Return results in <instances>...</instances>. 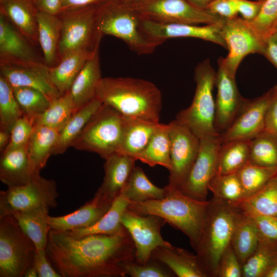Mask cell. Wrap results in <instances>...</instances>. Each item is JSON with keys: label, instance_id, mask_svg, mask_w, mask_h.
Segmentation results:
<instances>
[{"label": "cell", "instance_id": "37", "mask_svg": "<svg viewBox=\"0 0 277 277\" xmlns=\"http://www.w3.org/2000/svg\"><path fill=\"white\" fill-rule=\"evenodd\" d=\"M130 202H143L164 198L166 188L153 184L139 166H135L121 193Z\"/></svg>", "mask_w": 277, "mask_h": 277}, {"label": "cell", "instance_id": "28", "mask_svg": "<svg viewBox=\"0 0 277 277\" xmlns=\"http://www.w3.org/2000/svg\"><path fill=\"white\" fill-rule=\"evenodd\" d=\"M98 49L80 50L70 52L61 58L55 66L49 67L51 80L61 95L70 90L75 78L86 63Z\"/></svg>", "mask_w": 277, "mask_h": 277}, {"label": "cell", "instance_id": "27", "mask_svg": "<svg viewBox=\"0 0 277 277\" xmlns=\"http://www.w3.org/2000/svg\"><path fill=\"white\" fill-rule=\"evenodd\" d=\"M102 78L98 51L86 63L70 88L74 111L95 98Z\"/></svg>", "mask_w": 277, "mask_h": 277}, {"label": "cell", "instance_id": "31", "mask_svg": "<svg viewBox=\"0 0 277 277\" xmlns=\"http://www.w3.org/2000/svg\"><path fill=\"white\" fill-rule=\"evenodd\" d=\"M59 131L40 125L34 129L26 146L29 162L35 174L46 165L58 138Z\"/></svg>", "mask_w": 277, "mask_h": 277}, {"label": "cell", "instance_id": "54", "mask_svg": "<svg viewBox=\"0 0 277 277\" xmlns=\"http://www.w3.org/2000/svg\"><path fill=\"white\" fill-rule=\"evenodd\" d=\"M234 1L238 13L241 14L242 18L247 21H251L258 15L265 0H257L255 1L249 0Z\"/></svg>", "mask_w": 277, "mask_h": 277}, {"label": "cell", "instance_id": "16", "mask_svg": "<svg viewBox=\"0 0 277 277\" xmlns=\"http://www.w3.org/2000/svg\"><path fill=\"white\" fill-rule=\"evenodd\" d=\"M217 62L215 84L217 88L215 126L220 134L230 126L247 99L240 94L235 76L226 67L223 57H220Z\"/></svg>", "mask_w": 277, "mask_h": 277}, {"label": "cell", "instance_id": "51", "mask_svg": "<svg viewBox=\"0 0 277 277\" xmlns=\"http://www.w3.org/2000/svg\"><path fill=\"white\" fill-rule=\"evenodd\" d=\"M33 266L39 277H62L58 272L51 265L46 249L36 250Z\"/></svg>", "mask_w": 277, "mask_h": 277}, {"label": "cell", "instance_id": "24", "mask_svg": "<svg viewBox=\"0 0 277 277\" xmlns=\"http://www.w3.org/2000/svg\"><path fill=\"white\" fill-rule=\"evenodd\" d=\"M37 13L31 0H0V14L34 46L38 44Z\"/></svg>", "mask_w": 277, "mask_h": 277}, {"label": "cell", "instance_id": "46", "mask_svg": "<svg viewBox=\"0 0 277 277\" xmlns=\"http://www.w3.org/2000/svg\"><path fill=\"white\" fill-rule=\"evenodd\" d=\"M247 22L257 34L266 41L274 33L277 25V0H265L258 15Z\"/></svg>", "mask_w": 277, "mask_h": 277}, {"label": "cell", "instance_id": "50", "mask_svg": "<svg viewBox=\"0 0 277 277\" xmlns=\"http://www.w3.org/2000/svg\"><path fill=\"white\" fill-rule=\"evenodd\" d=\"M239 208L250 216L257 228L260 238L277 243L276 217L261 214L250 209Z\"/></svg>", "mask_w": 277, "mask_h": 277}, {"label": "cell", "instance_id": "3", "mask_svg": "<svg viewBox=\"0 0 277 277\" xmlns=\"http://www.w3.org/2000/svg\"><path fill=\"white\" fill-rule=\"evenodd\" d=\"M164 198L143 202H130L128 209L141 215L152 214L163 219L189 239L196 251L204 228L209 201H201L184 194L168 184Z\"/></svg>", "mask_w": 277, "mask_h": 277}, {"label": "cell", "instance_id": "45", "mask_svg": "<svg viewBox=\"0 0 277 277\" xmlns=\"http://www.w3.org/2000/svg\"><path fill=\"white\" fill-rule=\"evenodd\" d=\"M208 189L212 193L213 197L232 204L245 197L236 172L216 174L210 181Z\"/></svg>", "mask_w": 277, "mask_h": 277}, {"label": "cell", "instance_id": "15", "mask_svg": "<svg viewBox=\"0 0 277 277\" xmlns=\"http://www.w3.org/2000/svg\"><path fill=\"white\" fill-rule=\"evenodd\" d=\"M171 168L168 184L179 188L186 180L197 156L200 138L175 120L168 124Z\"/></svg>", "mask_w": 277, "mask_h": 277}, {"label": "cell", "instance_id": "21", "mask_svg": "<svg viewBox=\"0 0 277 277\" xmlns=\"http://www.w3.org/2000/svg\"><path fill=\"white\" fill-rule=\"evenodd\" d=\"M113 202L95 193L93 199L75 211L60 216H48L51 229L71 230L85 228L96 223L108 211Z\"/></svg>", "mask_w": 277, "mask_h": 277}, {"label": "cell", "instance_id": "29", "mask_svg": "<svg viewBox=\"0 0 277 277\" xmlns=\"http://www.w3.org/2000/svg\"><path fill=\"white\" fill-rule=\"evenodd\" d=\"M38 43L45 63L51 67L60 61L59 45L61 25L57 15L37 12Z\"/></svg>", "mask_w": 277, "mask_h": 277}, {"label": "cell", "instance_id": "9", "mask_svg": "<svg viewBox=\"0 0 277 277\" xmlns=\"http://www.w3.org/2000/svg\"><path fill=\"white\" fill-rule=\"evenodd\" d=\"M36 251L11 214L0 217V277H24Z\"/></svg>", "mask_w": 277, "mask_h": 277}, {"label": "cell", "instance_id": "10", "mask_svg": "<svg viewBox=\"0 0 277 277\" xmlns=\"http://www.w3.org/2000/svg\"><path fill=\"white\" fill-rule=\"evenodd\" d=\"M96 6L66 10L57 14L61 25L60 59L76 50L99 49L103 36L97 27Z\"/></svg>", "mask_w": 277, "mask_h": 277}, {"label": "cell", "instance_id": "43", "mask_svg": "<svg viewBox=\"0 0 277 277\" xmlns=\"http://www.w3.org/2000/svg\"><path fill=\"white\" fill-rule=\"evenodd\" d=\"M23 116L13 87L0 74V130L10 132L15 122Z\"/></svg>", "mask_w": 277, "mask_h": 277}, {"label": "cell", "instance_id": "26", "mask_svg": "<svg viewBox=\"0 0 277 277\" xmlns=\"http://www.w3.org/2000/svg\"><path fill=\"white\" fill-rule=\"evenodd\" d=\"M160 123L124 116L122 139L118 152L136 160L146 147Z\"/></svg>", "mask_w": 277, "mask_h": 277}, {"label": "cell", "instance_id": "30", "mask_svg": "<svg viewBox=\"0 0 277 277\" xmlns=\"http://www.w3.org/2000/svg\"><path fill=\"white\" fill-rule=\"evenodd\" d=\"M103 103L96 97L75 111L59 132L52 155L64 153L81 134L92 116Z\"/></svg>", "mask_w": 277, "mask_h": 277}, {"label": "cell", "instance_id": "1", "mask_svg": "<svg viewBox=\"0 0 277 277\" xmlns=\"http://www.w3.org/2000/svg\"><path fill=\"white\" fill-rule=\"evenodd\" d=\"M46 251L62 277H124L125 264L135 261V246L124 227L114 234L80 238L50 229Z\"/></svg>", "mask_w": 277, "mask_h": 277}, {"label": "cell", "instance_id": "17", "mask_svg": "<svg viewBox=\"0 0 277 277\" xmlns=\"http://www.w3.org/2000/svg\"><path fill=\"white\" fill-rule=\"evenodd\" d=\"M271 96L270 89L261 96L247 99L230 126L220 134L222 142L251 140L264 132L266 113Z\"/></svg>", "mask_w": 277, "mask_h": 277}, {"label": "cell", "instance_id": "8", "mask_svg": "<svg viewBox=\"0 0 277 277\" xmlns=\"http://www.w3.org/2000/svg\"><path fill=\"white\" fill-rule=\"evenodd\" d=\"M124 2L142 19L158 23L222 24L225 20L208 10L195 7L187 0H132Z\"/></svg>", "mask_w": 277, "mask_h": 277}, {"label": "cell", "instance_id": "44", "mask_svg": "<svg viewBox=\"0 0 277 277\" xmlns=\"http://www.w3.org/2000/svg\"><path fill=\"white\" fill-rule=\"evenodd\" d=\"M14 96L23 112V116L34 124L36 117L43 113L51 102L41 91L28 87H13Z\"/></svg>", "mask_w": 277, "mask_h": 277}, {"label": "cell", "instance_id": "39", "mask_svg": "<svg viewBox=\"0 0 277 277\" xmlns=\"http://www.w3.org/2000/svg\"><path fill=\"white\" fill-rule=\"evenodd\" d=\"M233 204L277 218V174L259 191Z\"/></svg>", "mask_w": 277, "mask_h": 277}, {"label": "cell", "instance_id": "25", "mask_svg": "<svg viewBox=\"0 0 277 277\" xmlns=\"http://www.w3.org/2000/svg\"><path fill=\"white\" fill-rule=\"evenodd\" d=\"M36 175L31 168L26 147L1 153L0 180L8 188L25 185Z\"/></svg>", "mask_w": 277, "mask_h": 277}, {"label": "cell", "instance_id": "62", "mask_svg": "<svg viewBox=\"0 0 277 277\" xmlns=\"http://www.w3.org/2000/svg\"><path fill=\"white\" fill-rule=\"evenodd\" d=\"M121 1H124V2H128V1H130L132 0H121Z\"/></svg>", "mask_w": 277, "mask_h": 277}, {"label": "cell", "instance_id": "52", "mask_svg": "<svg viewBox=\"0 0 277 277\" xmlns=\"http://www.w3.org/2000/svg\"><path fill=\"white\" fill-rule=\"evenodd\" d=\"M271 89V96L267 109L264 132L277 137V84Z\"/></svg>", "mask_w": 277, "mask_h": 277}, {"label": "cell", "instance_id": "4", "mask_svg": "<svg viewBox=\"0 0 277 277\" xmlns=\"http://www.w3.org/2000/svg\"><path fill=\"white\" fill-rule=\"evenodd\" d=\"M239 208L234 204L212 197L198 248L199 264L207 277H214L219 260L231 244Z\"/></svg>", "mask_w": 277, "mask_h": 277}, {"label": "cell", "instance_id": "34", "mask_svg": "<svg viewBox=\"0 0 277 277\" xmlns=\"http://www.w3.org/2000/svg\"><path fill=\"white\" fill-rule=\"evenodd\" d=\"M129 203L130 201L121 194L114 200L108 211L94 225L87 228L67 231L76 238L91 234L116 233L124 228L121 220Z\"/></svg>", "mask_w": 277, "mask_h": 277}, {"label": "cell", "instance_id": "12", "mask_svg": "<svg viewBox=\"0 0 277 277\" xmlns=\"http://www.w3.org/2000/svg\"><path fill=\"white\" fill-rule=\"evenodd\" d=\"M222 143L220 134L200 139L197 156L186 180L179 188L184 194L196 200L206 201L209 184L217 173Z\"/></svg>", "mask_w": 277, "mask_h": 277}, {"label": "cell", "instance_id": "2", "mask_svg": "<svg viewBox=\"0 0 277 277\" xmlns=\"http://www.w3.org/2000/svg\"><path fill=\"white\" fill-rule=\"evenodd\" d=\"M95 97L124 116L159 123L161 92L148 81L131 77H102Z\"/></svg>", "mask_w": 277, "mask_h": 277}, {"label": "cell", "instance_id": "7", "mask_svg": "<svg viewBox=\"0 0 277 277\" xmlns=\"http://www.w3.org/2000/svg\"><path fill=\"white\" fill-rule=\"evenodd\" d=\"M124 116L103 104L92 116L71 147L94 152L104 159L118 152L122 136Z\"/></svg>", "mask_w": 277, "mask_h": 277}, {"label": "cell", "instance_id": "6", "mask_svg": "<svg viewBox=\"0 0 277 277\" xmlns=\"http://www.w3.org/2000/svg\"><path fill=\"white\" fill-rule=\"evenodd\" d=\"M216 72L209 59L195 68L196 88L190 105L180 111L175 120L189 128L200 139L220 134L215 126V105L212 91Z\"/></svg>", "mask_w": 277, "mask_h": 277}, {"label": "cell", "instance_id": "60", "mask_svg": "<svg viewBox=\"0 0 277 277\" xmlns=\"http://www.w3.org/2000/svg\"><path fill=\"white\" fill-rule=\"evenodd\" d=\"M24 277H37L38 274L34 267L32 265V266L30 267L29 268L27 269V270L26 271L24 274Z\"/></svg>", "mask_w": 277, "mask_h": 277}, {"label": "cell", "instance_id": "47", "mask_svg": "<svg viewBox=\"0 0 277 277\" xmlns=\"http://www.w3.org/2000/svg\"><path fill=\"white\" fill-rule=\"evenodd\" d=\"M161 263L151 259L146 263L141 264L135 261L125 264L124 268L126 276L131 277H170L174 274Z\"/></svg>", "mask_w": 277, "mask_h": 277}, {"label": "cell", "instance_id": "40", "mask_svg": "<svg viewBox=\"0 0 277 277\" xmlns=\"http://www.w3.org/2000/svg\"><path fill=\"white\" fill-rule=\"evenodd\" d=\"M74 108L70 90L53 101L48 108L34 121L40 125L61 131L73 112Z\"/></svg>", "mask_w": 277, "mask_h": 277}, {"label": "cell", "instance_id": "33", "mask_svg": "<svg viewBox=\"0 0 277 277\" xmlns=\"http://www.w3.org/2000/svg\"><path fill=\"white\" fill-rule=\"evenodd\" d=\"M239 208L231 244L242 266L255 250L259 242L260 235L250 216L246 211Z\"/></svg>", "mask_w": 277, "mask_h": 277}, {"label": "cell", "instance_id": "32", "mask_svg": "<svg viewBox=\"0 0 277 277\" xmlns=\"http://www.w3.org/2000/svg\"><path fill=\"white\" fill-rule=\"evenodd\" d=\"M49 209L40 207L11 214L22 230L33 242L36 250L46 249V248L51 229L48 222Z\"/></svg>", "mask_w": 277, "mask_h": 277}, {"label": "cell", "instance_id": "23", "mask_svg": "<svg viewBox=\"0 0 277 277\" xmlns=\"http://www.w3.org/2000/svg\"><path fill=\"white\" fill-rule=\"evenodd\" d=\"M150 259L164 265L178 277H207L199 264L196 254L170 243L156 248Z\"/></svg>", "mask_w": 277, "mask_h": 277}, {"label": "cell", "instance_id": "42", "mask_svg": "<svg viewBox=\"0 0 277 277\" xmlns=\"http://www.w3.org/2000/svg\"><path fill=\"white\" fill-rule=\"evenodd\" d=\"M236 173L245 199L259 191L275 176L277 174V167H263L249 162Z\"/></svg>", "mask_w": 277, "mask_h": 277}, {"label": "cell", "instance_id": "58", "mask_svg": "<svg viewBox=\"0 0 277 277\" xmlns=\"http://www.w3.org/2000/svg\"><path fill=\"white\" fill-rule=\"evenodd\" d=\"M10 140V132L0 130V151L3 152L8 146Z\"/></svg>", "mask_w": 277, "mask_h": 277}, {"label": "cell", "instance_id": "38", "mask_svg": "<svg viewBox=\"0 0 277 277\" xmlns=\"http://www.w3.org/2000/svg\"><path fill=\"white\" fill-rule=\"evenodd\" d=\"M277 262V243L260 238L259 244L242 265V277H265Z\"/></svg>", "mask_w": 277, "mask_h": 277}, {"label": "cell", "instance_id": "19", "mask_svg": "<svg viewBox=\"0 0 277 277\" xmlns=\"http://www.w3.org/2000/svg\"><path fill=\"white\" fill-rule=\"evenodd\" d=\"M0 71L12 87L36 89L51 102L61 95L51 80L49 67L45 63H0Z\"/></svg>", "mask_w": 277, "mask_h": 277}, {"label": "cell", "instance_id": "56", "mask_svg": "<svg viewBox=\"0 0 277 277\" xmlns=\"http://www.w3.org/2000/svg\"><path fill=\"white\" fill-rule=\"evenodd\" d=\"M37 12L57 15L60 11L61 0H31Z\"/></svg>", "mask_w": 277, "mask_h": 277}, {"label": "cell", "instance_id": "20", "mask_svg": "<svg viewBox=\"0 0 277 277\" xmlns=\"http://www.w3.org/2000/svg\"><path fill=\"white\" fill-rule=\"evenodd\" d=\"M33 45L0 14V63H45Z\"/></svg>", "mask_w": 277, "mask_h": 277}, {"label": "cell", "instance_id": "14", "mask_svg": "<svg viewBox=\"0 0 277 277\" xmlns=\"http://www.w3.org/2000/svg\"><path fill=\"white\" fill-rule=\"evenodd\" d=\"M121 222L133 241L135 262L138 264L147 263L154 250L170 243L161 235V230L166 222L158 216L141 215L127 208L122 215Z\"/></svg>", "mask_w": 277, "mask_h": 277}, {"label": "cell", "instance_id": "11", "mask_svg": "<svg viewBox=\"0 0 277 277\" xmlns=\"http://www.w3.org/2000/svg\"><path fill=\"white\" fill-rule=\"evenodd\" d=\"M58 197L55 181L36 175L25 185L1 191L0 217L37 208H55Z\"/></svg>", "mask_w": 277, "mask_h": 277}, {"label": "cell", "instance_id": "5", "mask_svg": "<svg viewBox=\"0 0 277 277\" xmlns=\"http://www.w3.org/2000/svg\"><path fill=\"white\" fill-rule=\"evenodd\" d=\"M96 20L102 36L118 38L139 55L151 54L159 46L142 30L139 15L122 1L107 0L97 6Z\"/></svg>", "mask_w": 277, "mask_h": 277}, {"label": "cell", "instance_id": "59", "mask_svg": "<svg viewBox=\"0 0 277 277\" xmlns=\"http://www.w3.org/2000/svg\"><path fill=\"white\" fill-rule=\"evenodd\" d=\"M195 7L207 10L208 5L213 0H187Z\"/></svg>", "mask_w": 277, "mask_h": 277}, {"label": "cell", "instance_id": "63", "mask_svg": "<svg viewBox=\"0 0 277 277\" xmlns=\"http://www.w3.org/2000/svg\"><path fill=\"white\" fill-rule=\"evenodd\" d=\"M274 32L277 33V25H276V27H275V29Z\"/></svg>", "mask_w": 277, "mask_h": 277}, {"label": "cell", "instance_id": "35", "mask_svg": "<svg viewBox=\"0 0 277 277\" xmlns=\"http://www.w3.org/2000/svg\"><path fill=\"white\" fill-rule=\"evenodd\" d=\"M151 167L160 165L171 168L170 138L168 124L160 123L146 147L137 158Z\"/></svg>", "mask_w": 277, "mask_h": 277}, {"label": "cell", "instance_id": "48", "mask_svg": "<svg viewBox=\"0 0 277 277\" xmlns=\"http://www.w3.org/2000/svg\"><path fill=\"white\" fill-rule=\"evenodd\" d=\"M33 129L31 120L24 116L19 118L11 130L10 142L4 151L26 147Z\"/></svg>", "mask_w": 277, "mask_h": 277}, {"label": "cell", "instance_id": "13", "mask_svg": "<svg viewBox=\"0 0 277 277\" xmlns=\"http://www.w3.org/2000/svg\"><path fill=\"white\" fill-rule=\"evenodd\" d=\"M221 35L229 52L224 63L233 76L243 58L250 53L262 54L265 42L251 28L248 22L238 16L225 19L221 27Z\"/></svg>", "mask_w": 277, "mask_h": 277}, {"label": "cell", "instance_id": "55", "mask_svg": "<svg viewBox=\"0 0 277 277\" xmlns=\"http://www.w3.org/2000/svg\"><path fill=\"white\" fill-rule=\"evenodd\" d=\"M262 54L277 68V33L266 39Z\"/></svg>", "mask_w": 277, "mask_h": 277}, {"label": "cell", "instance_id": "41", "mask_svg": "<svg viewBox=\"0 0 277 277\" xmlns=\"http://www.w3.org/2000/svg\"><path fill=\"white\" fill-rule=\"evenodd\" d=\"M249 162L263 167H277V137L263 132L251 139Z\"/></svg>", "mask_w": 277, "mask_h": 277}, {"label": "cell", "instance_id": "18", "mask_svg": "<svg viewBox=\"0 0 277 277\" xmlns=\"http://www.w3.org/2000/svg\"><path fill=\"white\" fill-rule=\"evenodd\" d=\"M222 24L200 26L187 24L158 23L142 19L141 28L148 38L159 45L170 38L194 37L212 42L227 49L221 33Z\"/></svg>", "mask_w": 277, "mask_h": 277}, {"label": "cell", "instance_id": "57", "mask_svg": "<svg viewBox=\"0 0 277 277\" xmlns=\"http://www.w3.org/2000/svg\"><path fill=\"white\" fill-rule=\"evenodd\" d=\"M106 1L107 0H61L60 12L71 9L98 6Z\"/></svg>", "mask_w": 277, "mask_h": 277}, {"label": "cell", "instance_id": "53", "mask_svg": "<svg viewBox=\"0 0 277 277\" xmlns=\"http://www.w3.org/2000/svg\"><path fill=\"white\" fill-rule=\"evenodd\" d=\"M207 10L225 19L234 18L239 13L234 0H213Z\"/></svg>", "mask_w": 277, "mask_h": 277}, {"label": "cell", "instance_id": "22", "mask_svg": "<svg viewBox=\"0 0 277 277\" xmlns=\"http://www.w3.org/2000/svg\"><path fill=\"white\" fill-rule=\"evenodd\" d=\"M105 160L103 181L96 193L113 202L122 193L136 160L121 152L114 153Z\"/></svg>", "mask_w": 277, "mask_h": 277}, {"label": "cell", "instance_id": "49", "mask_svg": "<svg viewBox=\"0 0 277 277\" xmlns=\"http://www.w3.org/2000/svg\"><path fill=\"white\" fill-rule=\"evenodd\" d=\"M214 277H242V266L231 244L221 256Z\"/></svg>", "mask_w": 277, "mask_h": 277}, {"label": "cell", "instance_id": "61", "mask_svg": "<svg viewBox=\"0 0 277 277\" xmlns=\"http://www.w3.org/2000/svg\"><path fill=\"white\" fill-rule=\"evenodd\" d=\"M265 277H277V262L266 274Z\"/></svg>", "mask_w": 277, "mask_h": 277}, {"label": "cell", "instance_id": "36", "mask_svg": "<svg viewBox=\"0 0 277 277\" xmlns=\"http://www.w3.org/2000/svg\"><path fill=\"white\" fill-rule=\"evenodd\" d=\"M250 140H233L222 142L220 146L216 174L237 172L249 163Z\"/></svg>", "mask_w": 277, "mask_h": 277}]
</instances>
